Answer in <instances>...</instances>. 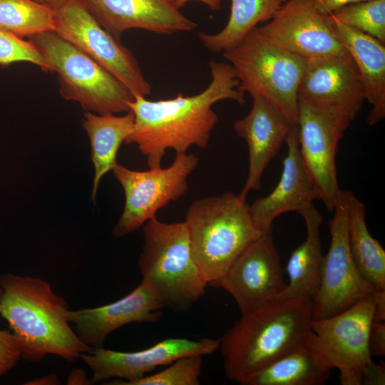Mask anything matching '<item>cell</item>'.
Here are the masks:
<instances>
[{"instance_id": "15", "label": "cell", "mask_w": 385, "mask_h": 385, "mask_svg": "<svg viewBox=\"0 0 385 385\" xmlns=\"http://www.w3.org/2000/svg\"><path fill=\"white\" fill-rule=\"evenodd\" d=\"M219 339L202 338L192 340L171 337L136 351H118L103 347L93 348L80 357L91 369L93 383L112 378L106 384L129 385L155 368L170 364L185 356L209 355L219 349Z\"/></svg>"}, {"instance_id": "19", "label": "cell", "mask_w": 385, "mask_h": 385, "mask_svg": "<svg viewBox=\"0 0 385 385\" xmlns=\"http://www.w3.org/2000/svg\"><path fill=\"white\" fill-rule=\"evenodd\" d=\"M164 305L143 282L128 294L110 304L67 312L79 339L91 348L103 347L107 337L128 324L159 319Z\"/></svg>"}, {"instance_id": "4", "label": "cell", "mask_w": 385, "mask_h": 385, "mask_svg": "<svg viewBox=\"0 0 385 385\" xmlns=\"http://www.w3.org/2000/svg\"><path fill=\"white\" fill-rule=\"evenodd\" d=\"M185 222L194 260L207 285L214 287L262 233L254 225L246 200L231 192L195 200L187 210Z\"/></svg>"}, {"instance_id": "10", "label": "cell", "mask_w": 385, "mask_h": 385, "mask_svg": "<svg viewBox=\"0 0 385 385\" xmlns=\"http://www.w3.org/2000/svg\"><path fill=\"white\" fill-rule=\"evenodd\" d=\"M55 11V32L106 69L133 96L150 94L151 86L133 53L101 26L82 0H66Z\"/></svg>"}, {"instance_id": "28", "label": "cell", "mask_w": 385, "mask_h": 385, "mask_svg": "<svg viewBox=\"0 0 385 385\" xmlns=\"http://www.w3.org/2000/svg\"><path fill=\"white\" fill-rule=\"evenodd\" d=\"M331 16L385 43V0H364L342 6Z\"/></svg>"}, {"instance_id": "3", "label": "cell", "mask_w": 385, "mask_h": 385, "mask_svg": "<svg viewBox=\"0 0 385 385\" xmlns=\"http://www.w3.org/2000/svg\"><path fill=\"white\" fill-rule=\"evenodd\" d=\"M0 315L19 340L21 357L38 362L46 355L74 361L92 348L71 328L66 302L41 278L0 275Z\"/></svg>"}, {"instance_id": "6", "label": "cell", "mask_w": 385, "mask_h": 385, "mask_svg": "<svg viewBox=\"0 0 385 385\" xmlns=\"http://www.w3.org/2000/svg\"><path fill=\"white\" fill-rule=\"evenodd\" d=\"M222 56L235 71L240 91L263 97L297 125L298 91L307 60L272 43L257 26Z\"/></svg>"}, {"instance_id": "5", "label": "cell", "mask_w": 385, "mask_h": 385, "mask_svg": "<svg viewBox=\"0 0 385 385\" xmlns=\"http://www.w3.org/2000/svg\"><path fill=\"white\" fill-rule=\"evenodd\" d=\"M138 267L142 282L165 307L185 310L200 300L207 284L196 264L186 224L154 217L144 224Z\"/></svg>"}, {"instance_id": "20", "label": "cell", "mask_w": 385, "mask_h": 385, "mask_svg": "<svg viewBox=\"0 0 385 385\" xmlns=\"http://www.w3.org/2000/svg\"><path fill=\"white\" fill-rule=\"evenodd\" d=\"M285 143L287 153L277 185L268 195L257 197L248 205L251 219L262 232L272 228V222L279 215L287 212L300 213L317 200L299 153L297 125L292 128Z\"/></svg>"}, {"instance_id": "9", "label": "cell", "mask_w": 385, "mask_h": 385, "mask_svg": "<svg viewBox=\"0 0 385 385\" xmlns=\"http://www.w3.org/2000/svg\"><path fill=\"white\" fill-rule=\"evenodd\" d=\"M198 162L197 156L185 153H176L166 168L138 171L116 163L112 170L123 189L125 206L113 234L123 237L134 232L170 202L186 194L188 178Z\"/></svg>"}, {"instance_id": "22", "label": "cell", "mask_w": 385, "mask_h": 385, "mask_svg": "<svg viewBox=\"0 0 385 385\" xmlns=\"http://www.w3.org/2000/svg\"><path fill=\"white\" fill-rule=\"evenodd\" d=\"M299 214L306 224L307 237L290 255L286 267L288 282L279 297H304L312 299L319 288L324 258L320 239L323 219L314 205Z\"/></svg>"}, {"instance_id": "2", "label": "cell", "mask_w": 385, "mask_h": 385, "mask_svg": "<svg viewBox=\"0 0 385 385\" xmlns=\"http://www.w3.org/2000/svg\"><path fill=\"white\" fill-rule=\"evenodd\" d=\"M312 319V299L304 297H278L242 314L219 339L226 376L241 384L306 345Z\"/></svg>"}, {"instance_id": "8", "label": "cell", "mask_w": 385, "mask_h": 385, "mask_svg": "<svg viewBox=\"0 0 385 385\" xmlns=\"http://www.w3.org/2000/svg\"><path fill=\"white\" fill-rule=\"evenodd\" d=\"M376 292L339 314L312 319L306 346L324 368L337 369L342 385H364L374 362L369 334Z\"/></svg>"}, {"instance_id": "7", "label": "cell", "mask_w": 385, "mask_h": 385, "mask_svg": "<svg viewBox=\"0 0 385 385\" xmlns=\"http://www.w3.org/2000/svg\"><path fill=\"white\" fill-rule=\"evenodd\" d=\"M56 71L64 98L99 115L130 111L134 96L115 76L55 31L29 38Z\"/></svg>"}, {"instance_id": "37", "label": "cell", "mask_w": 385, "mask_h": 385, "mask_svg": "<svg viewBox=\"0 0 385 385\" xmlns=\"http://www.w3.org/2000/svg\"><path fill=\"white\" fill-rule=\"evenodd\" d=\"M59 384L61 381L55 374L36 377L24 383L26 385H56Z\"/></svg>"}, {"instance_id": "13", "label": "cell", "mask_w": 385, "mask_h": 385, "mask_svg": "<svg viewBox=\"0 0 385 385\" xmlns=\"http://www.w3.org/2000/svg\"><path fill=\"white\" fill-rule=\"evenodd\" d=\"M286 287L272 228L262 232L242 252L218 285L232 297L241 314L279 297Z\"/></svg>"}, {"instance_id": "21", "label": "cell", "mask_w": 385, "mask_h": 385, "mask_svg": "<svg viewBox=\"0 0 385 385\" xmlns=\"http://www.w3.org/2000/svg\"><path fill=\"white\" fill-rule=\"evenodd\" d=\"M330 17L336 36L359 70L365 101L371 105L367 123L375 125L385 118V43Z\"/></svg>"}, {"instance_id": "11", "label": "cell", "mask_w": 385, "mask_h": 385, "mask_svg": "<svg viewBox=\"0 0 385 385\" xmlns=\"http://www.w3.org/2000/svg\"><path fill=\"white\" fill-rule=\"evenodd\" d=\"M350 123L347 118L299 97V153L317 200L331 212L342 190L336 164L338 145Z\"/></svg>"}, {"instance_id": "26", "label": "cell", "mask_w": 385, "mask_h": 385, "mask_svg": "<svg viewBox=\"0 0 385 385\" xmlns=\"http://www.w3.org/2000/svg\"><path fill=\"white\" fill-rule=\"evenodd\" d=\"M330 371L304 345L253 373L241 384L322 385L326 384Z\"/></svg>"}, {"instance_id": "32", "label": "cell", "mask_w": 385, "mask_h": 385, "mask_svg": "<svg viewBox=\"0 0 385 385\" xmlns=\"http://www.w3.org/2000/svg\"><path fill=\"white\" fill-rule=\"evenodd\" d=\"M369 348L371 356L385 355L384 322H372L369 334Z\"/></svg>"}, {"instance_id": "12", "label": "cell", "mask_w": 385, "mask_h": 385, "mask_svg": "<svg viewBox=\"0 0 385 385\" xmlns=\"http://www.w3.org/2000/svg\"><path fill=\"white\" fill-rule=\"evenodd\" d=\"M329 222L331 241L324 255L320 282L312 299L313 319L340 313L376 292L363 277L351 255L347 235V214L342 196Z\"/></svg>"}, {"instance_id": "36", "label": "cell", "mask_w": 385, "mask_h": 385, "mask_svg": "<svg viewBox=\"0 0 385 385\" xmlns=\"http://www.w3.org/2000/svg\"><path fill=\"white\" fill-rule=\"evenodd\" d=\"M374 321L385 322V291L376 292Z\"/></svg>"}, {"instance_id": "39", "label": "cell", "mask_w": 385, "mask_h": 385, "mask_svg": "<svg viewBox=\"0 0 385 385\" xmlns=\"http://www.w3.org/2000/svg\"><path fill=\"white\" fill-rule=\"evenodd\" d=\"M37 2L46 5L54 10L62 5L66 0H34Z\"/></svg>"}, {"instance_id": "18", "label": "cell", "mask_w": 385, "mask_h": 385, "mask_svg": "<svg viewBox=\"0 0 385 385\" xmlns=\"http://www.w3.org/2000/svg\"><path fill=\"white\" fill-rule=\"evenodd\" d=\"M294 125L267 100L252 96L249 113L234 123L236 134L247 143L249 154L247 178L237 195L240 199L246 200L249 192L261 188L264 171Z\"/></svg>"}, {"instance_id": "33", "label": "cell", "mask_w": 385, "mask_h": 385, "mask_svg": "<svg viewBox=\"0 0 385 385\" xmlns=\"http://www.w3.org/2000/svg\"><path fill=\"white\" fill-rule=\"evenodd\" d=\"M385 384V366L384 363L373 365L369 371L364 385H384Z\"/></svg>"}, {"instance_id": "25", "label": "cell", "mask_w": 385, "mask_h": 385, "mask_svg": "<svg viewBox=\"0 0 385 385\" xmlns=\"http://www.w3.org/2000/svg\"><path fill=\"white\" fill-rule=\"evenodd\" d=\"M288 0H230V14L225 26L213 34L199 33L203 46L212 52L227 51L255 28L270 21Z\"/></svg>"}, {"instance_id": "29", "label": "cell", "mask_w": 385, "mask_h": 385, "mask_svg": "<svg viewBox=\"0 0 385 385\" xmlns=\"http://www.w3.org/2000/svg\"><path fill=\"white\" fill-rule=\"evenodd\" d=\"M202 364V355L183 356L163 371L145 376L129 385H198Z\"/></svg>"}, {"instance_id": "24", "label": "cell", "mask_w": 385, "mask_h": 385, "mask_svg": "<svg viewBox=\"0 0 385 385\" xmlns=\"http://www.w3.org/2000/svg\"><path fill=\"white\" fill-rule=\"evenodd\" d=\"M82 121L91 145L95 168L92 198L95 201L101 180L113 170L117 163L116 156L121 144L133 132L134 115L131 111L121 116L87 111Z\"/></svg>"}, {"instance_id": "31", "label": "cell", "mask_w": 385, "mask_h": 385, "mask_svg": "<svg viewBox=\"0 0 385 385\" xmlns=\"http://www.w3.org/2000/svg\"><path fill=\"white\" fill-rule=\"evenodd\" d=\"M21 357L19 340L9 330H0V376L11 370Z\"/></svg>"}, {"instance_id": "40", "label": "cell", "mask_w": 385, "mask_h": 385, "mask_svg": "<svg viewBox=\"0 0 385 385\" xmlns=\"http://www.w3.org/2000/svg\"><path fill=\"white\" fill-rule=\"evenodd\" d=\"M1 294H2V289H1V288L0 287V299H1Z\"/></svg>"}, {"instance_id": "27", "label": "cell", "mask_w": 385, "mask_h": 385, "mask_svg": "<svg viewBox=\"0 0 385 385\" xmlns=\"http://www.w3.org/2000/svg\"><path fill=\"white\" fill-rule=\"evenodd\" d=\"M56 11L34 0H0V29L19 37L54 31Z\"/></svg>"}, {"instance_id": "17", "label": "cell", "mask_w": 385, "mask_h": 385, "mask_svg": "<svg viewBox=\"0 0 385 385\" xmlns=\"http://www.w3.org/2000/svg\"><path fill=\"white\" fill-rule=\"evenodd\" d=\"M101 26L117 41L140 29L158 34L194 30L197 24L183 15L172 0H82Z\"/></svg>"}, {"instance_id": "14", "label": "cell", "mask_w": 385, "mask_h": 385, "mask_svg": "<svg viewBox=\"0 0 385 385\" xmlns=\"http://www.w3.org/2000/svg\"><path fill=\"white\" fill-rule=\"evenodd\" d=\"M260 31L284 50L305 60L346 54L329 14L315 0H288Z\"/></svg>"}, {"instance_id": "38", "label": "cell", "mask_w": 385, "mask_h": 385, "mask_svg": "<svg viewBox=\"0 0 385 385\" xmlns=\"http://www.w3.org/2000/svg\"><path fill=\"white\" fill-rule=\"evenodd\" d=\"M190 1H199L205 4H206L208 7H210L212 10H218L221 7V0H172L173 4L176 6L177 8L180 9L183 5H185L187 2Z\"/></svg>"}, {"instance_id": "23", "label": "cell", "mask_w": 385, "mask_h": 385, "mask_svg": "<svg viewBox=\"0 0 385 385\" xmlns=\"http://www.w3.org/2000/svg\"><path fill=\"white\" fill-rule=\"evenodd\" d=\"M347 214V235L354 262L376 292L385 291V250L374 238L366 221L364 203L351 191L342 190Z\"/></svg>"}, {"instance_id": "16", "label": "cell", "mask_w": 385, "mask_h": 385, "mask_svg": "<svg viewBox=\"0 0 385 385\" xmlns=\"http://www.w3.org/2000/svg\"><path fill=\"white\" fill-rule=\"evenodd\" d=\"M298 94L299 98L351 122L365 101L359 70L349 53L307 60Z\"/></svg>"}, {"instance_id": "35", "label": "cell", "mask_w": 385, "mask_h": 385, "mask_svg": "<svg viewBox=\"0 0 385 385\" xmlns=\"http://www.w3.org/2000/svg\"><path fill=\"white\" fill-rule=\"evenodd\" d=\"M66 384L68 385H88L93 382L88 379L84 370L75 369L68 374Z\"/></svg>"}, {"instance_id": "34", "label": "cell", "mask_w": 385, "mask_h": 385, "mask_svg": "<svg viewBox=\"0 0 385 385\" xmlns=\"http://www.w3.org/2000/svg\"><path fill=\"white\" fill-rule=\"evenodd\" d=\"M364 0H317L320 9L326 14H330L345 5Z\"/></svg>"}, {"instance_id": "1", "label": "cell", "mask_w": 385, "mask_h": 385, "mask_svg": "<svg viewBox=\"0 0 385 385\" xmlns=\"http://www.w3.org/2000/svg\"><path fill=\"white\" fill-rule=\"evenodd\" d=\"M212 81L201 93L173 98L150 101L135 96L128 103L134 115L132 133L125 143L137 145L150 169L161 168L167 150L185 153L192 145L205 148L218 117L212 106L222 100L245 102L237 88L239 81L230 63L210 61Z\"/></svg>"}, {"instance_id": "30", "label": "cell", "mask_w": 385, "mask_h": 385, "mask_svg": "<svg viewBox=\"0 0 385 385\" xmlns=\"http://www.w3.org/2000/svg\"><path fill=\"white\" fill-rule=\"evenodd\" d=\"M16 62L31 63L44 71H51L43 56L31 41L0 29V65Z\"/></svg>"}]
</instances>
